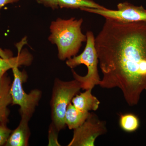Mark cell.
Wrapping results in <instances>:
<instances>
[{
  "instance_id": "1",
  "label": "cell",
  "mask_w": 146,
  "mask_h": 146,
  "mask_svg": "<svg viewBox=\"0 0 146 146\" xmlns=\"http://www.w3.org/2000/svg\"><path fill=\"white\" fill-rule=\"evenodd\" d=\"M95 45L103 74L99 85L118 88L129 106L138 104L146 91V21L106 18Z\"/></svg>"
},
{
  "instance_id": "2",
  "label": "cell",
  "mask_w": 146,
  "mask_h": 146,
  "mask_svg": "<svg viewBox=\"0 0 146 146\" xmlns=\"http://www.w3.org/2000/svg\"><path fill=\"white\" fill-rule=\"evenodd\" d=\"M82 18L73 17L68 20L58 18L50 26L51 34L49 41L57 47L58 57L60 60L69 59L76 56L82 43L86 41V35L82 33Z\"/></svg>"
},
{
  "instance_id": "3",
  "label": "cell",
  "mask_w": 146,
  "mask_h": 146,
  "mask_svg": "<svg viewBox=\"0 0 146 146\" xmlns=\"http://www.w3.org/2000/svg\"><path fill=\"white\" fill-rule=\"evenodd\" d=\"M86 43L81 54L68 59L66 64L72 69L74 79L80 83L82 89H92L99 85L100 78L98 70L99 59L95 45V37L91 31L86 33Z\"/></svg>"
},
{
  "instance_id": "4",
  "label": "cell",
  "mask_w": 146,
  "mask_h": 146,
  "mask_svg": "<svg viewBox=\"0 0 146 146\" xmlns=\"http://www.w3.org/2000/svg\"><path fill=\"white\" fill-rule=\"evenodd\" d=\"M82 89L77 80L64 81L56 78L50 102L51 124L58 132L64 129L65 112L69 104Z\"/></svg>"
},
{
  "instance_id": "5",
  "label": "cell",
  "mask_w": 146,
  "mask_h": 146,
  "mask_svg": "<svg viewBox=\"0 0 146 146\" xmlns=\"http://www.w3.org/2000/svg\"><path fill=\"white\" fill-rule=\"evenodd\" d=\"M13 80L10 88L12 105L20 106L21 118L30 120L42 97V91L38 89L31 90L29 94L24 91L23 84L26 82L27 75L25 71L19 70L18 67L12 69Z\"/></svg>"
},
{
  "instance_id": "6",
  "label": "cell",
  "mask_w": 146,
  "mask_h": 146,
  "mask_svg": "<svg viewBox=\"0 0 146 146\" xmlns=\"http://www.w3.org/2000/svg\"><path fill=\"white\" fill-rule=\"evenodd\" d=\"M106 123L96 114L90 113L81 126L74 129L72 140L68 146H94L96 139L107 132Z\"/></svg>"
},
{
  "instance_id": "7",
  "label": "cell",
  "mask_w": 146,
  "mask_h": 146,
  "mask_svg": "<svg viewBox=\"0 0 146 146\" xmlns=\"http://www.w3.org/2000/svg\"><path fill=\"white\" fill-rule=\"evenodd\" d=\"M117 10H111L107 8L98 9L82 8L80 10L89 13H95L123 23H129L146 21V9L142 6H137L125 2L117 5Z\"/></svg>"
},
{
  "instance_id": "8",
  "label": "cell",
  "mask_w": 146,
  "mask_h": 146,
  "mask_svg": "<svg viewBox=\"0 0 146 146\" xmlns=\"http://www.w3.org/2000/svg\"><path fill=\"white\" fill-rule=\"evenodd\" d=\"M25 44L23 41H21L17 46L18 54L16 57L0 58V77L6 73L8 70L15 67L20 66H29L32 63L33 56L27 50L21 52L22 46Z\"/></svg>"
},
{
  "instance_id": "9",
  "label": "cell",
  "mask_w": 146,
  "mask_h": 146,
  "mask_svg": "<svg viewBox=\"0 0 146 146\" xmlns=\"http://www.w3.org/2000/svg\"><path fill=\"white\" fill-rule=\"evenodd\" d=\"M11 83L10 78L6 73L0 77V125L7 124L9 122L10 110L8 106L12 104Z\"/></svg>"
},
{
  "instance_id": "10",
  "label": "cell",
  "mask_w": 146,
  "mask_h": 146,
  "mask_svg": "<svg viewBox=\"0 0 146 146\" xmlns=\"http://www.w3.org/2000/svg\"><path fill=\"white\" fill-rule=\"evenodd\" d=\"M30 120L21 118L19 125L12 131L6 143V146H27L29 145V139L30 130L29 123Z\"/></svg>"
},
{
  "instance_id": "11",
  "label": "cell",
  "mask_w": 146,
  "mask_h": 146,
  "mask_svg": "<svg viewBox=\"0 0 146 146\" xmlns=\"http://www.w3.org/2000/svg\"><path fill=\"white\" fill-rule=\"evenodd\" d=\"M92 89H87L74 97L72 102L76 108L86 112L91 110L96 111L98 109L100 102L96 97L92 94Z\"/></svg>"
},
{
  "instance_id": "12",
  "label": "cell",
  "mask_w": 146,
  "mask_h": 146,
  "mask_svg": "<svg viewBox=\"0 0 146 146\" xmlns=\"http://www.w3.org/2000/svg\"><path fill=\"white\" fill-rule=\"evenodd\" d=\"M90 113L78 110L70 103L68 105L65 112V124L70 130L75 129L83 124Z\"/></svg>"
},
{
  "instance_id": "13",
  "label": "cell",
  "mask_w": 146,
  "mask_h": 146,
  "mask_svg": "<svg viewBox=\"0 0 146 146\" xmlns=\"http://www.w3.org/2000/svg\"><path fill=\"white\" fill-rule=\"evenodd\" d=\"M58 5L60 8H106L92 0H58Z\"/></svg>"
},
{
  "instance_id": "14",
  "label": "cell",
  "mask_w": 146,
  "mask_h": 146,
  "mask_svg": "<svg viewBox=\"0 0 146 146\" xmlns=\"http://www.w3.org/2000/svg\"><path fill=\"white\" fill-rule=\"evenodd\" d=\"M120 127L125 132H133L138 129L140 121L137 116L132 113H127L120 116Z\"/></svg>"
},
{
  "instance_id": "15",
  "label": "cell",
  "mask_w": 146,
  "mask_h": 146,
  "mask_svg": "<svg viewBox=\"0 0 146 146\" xmlns=\"http://www.w3.org/2000/svg\"><path fill=\"white\" fill-rule=\"evenodd\" d=\"M12 131L7 127V124L0 125V146L5 145Z\"/></svg>"
},
{
  "instance_id": "16",
  "label": "cell",
  "mask_w": 146,
  "mask_h": 146,
  "mask_svg": "<svg viewBox=\"0 0 146 146\" xmlns=\"http://www.w3.org/2000/svg\"><path fill=\"white\" fill-rule=\"evenodd\" d=\"M58 132L51 123L49 129V146H60L58 142Z\"/></svg>"
},
{
  "instance_id": "17",
  "label": "cell",
  "mask_w": 146,
  "mask_h": 146,
  "mask_svg": "<svg viewBox=\"0 0 146 146\" xmlns=\"http://www.w3.org/2000/svg\"><path fill=\"white\" fill-rule=\"evenodd\" d=\"M39 3L44 5L45 6L54 9L59 7L58 0H36Z\"/></svg>"
},
{
  "instance_id": "18",
  "label": "cell",
  "mask_w": 146,
  "mask_h": 146,
  "mask_svg": "<svg viewBox=\"0 0 146 146\" xmlns=\"http://www.w3.org/2000/svg\"><path fill=\"white\" fill-rule=\"evenodd\" d=\"M19 0H0V10L3 7L8 4L18 2Z\"/></svg>"
}]
</instances>
